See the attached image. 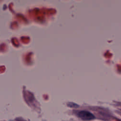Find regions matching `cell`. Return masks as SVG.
I'll use <instances>...</instances> for the list:
<instances>
[{
  "label": "cell",
  "instance_id": "cell-1",
  "mask_svg": "<svg viewBox=\"0 0 121 121\" xmlns=\"http://www.w3.org/2000/svg\"><path fill=\"white\" fill-rule=\"evenodd\" d=\"M78 116L83 120H91L95 118V116L90 112L86 111H82L78 112Z\"/></svg>",
  "mask_w": 121,
  "mask_h": 121
}]
</instances>
